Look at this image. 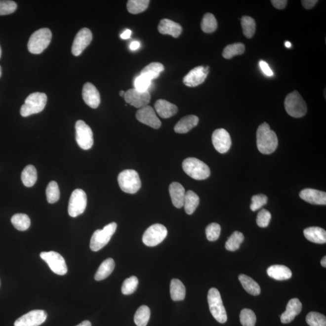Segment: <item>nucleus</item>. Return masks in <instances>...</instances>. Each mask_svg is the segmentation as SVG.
Listing matches in <instances>:
<instances>
[{
	"mask_svg": "<svg viewBox=\"0 0 326 326\" xmlns=\"http://www.w3.org/2000/svg\"><path fill=\"white\" fill-rule=\"evenodd\" d=\"M278 138L276 132L266 123L261 124L257 130V146L260 153L269 155L273 153L278 146Z\"/></svg>",
	"mask_w": 326,
	"mask_h": 326,
	"instance_id": "nucleus-1",
	"label": "nucleus"
},
{
	"mask_svg": "<svg viewBox=\"0 0 326 326\" xmlns=\"http://www.w3.org/2000/svg\"><path fill=\"white\" fill-rule=\"evenodd\" d=\"M182 166L187 175L197 180H203L210 175L208 165L196 158H187L184 160Z\"/></svg>",
	"mask_w": 326,
	"mask_h": 326,
	"instance_id": "nucleus-2",
	"label": "nucleus"
},
{
	"mask_svg": "<svg viewBox=\"0 0 326 326\" xmlns=\"http://www.w3.org/2000/svg\"><path fill=\"white\" fill-rule=\"evenodd\" d=\"M52 34L50 29L42 28L35 31L29 40L27 47L33 54H40L48 47L51 42Z\"/></svg>",
	"mask_w": 326,
	"mask_h": 326,
	"instance_id": "nucleus-3",
	"label": "nucleus"
},
{
	"mask_svg": "<svg viewBox=\"0 0 326 326\" xmlns=\"http://www.w3.org/2000/svg\"><path fill=\"white\" fill-rule=\"evenodd\" d=\"M47 102V95L42 92H34L26 98L21 108V115L24 118L41 112Z\"/></svg>",
	"mask_w": 326,
	"mask_h": 326,
	"instance_id": "nucleus-4",
	"label": "nucleus"
},
{
	"mask_svg": "<svg viewBox=\"0 0 326 326\" xmlns=\"http://www.w3.org/2000/svg\"><path fill=\"white\" fill-rule=\"evenodd\" d=\"M285 108L287 113L294 118H302L308 110L305 101L297 91L287 94L285 100Z\"/></svg>",
	"mask_w": 326,
	"mask_h": 326,
	"instance_id": "nucleus-5",
	"label": "nucleus"
},
{
	"mask_svg": "<svg viewBox=\"0 0 326 326\" xmlns=\"http://www.w3.org/2000/svg\"><path fill=\"white\" fill-rule=\"evenodd\" d=\"M209 309L213 317L217 322L225 323L227 321V315L221 294L216 288H211L208 293Z\"/></svg>",
	"mask_w": 326,
	"mask_h": 326,
	"instance_id": "nucleus-6",
	"label": "nucleus"
},
{
	"mask_svg": "<svg viewBox=\"0 0 326 326\" xmlns=\"http://www.w3.org/2000/svg\"><path fill=\"white\" fill-rule=\"evenodd\" d=\"M118 183L122 191L134 194L140 190L141 183L137 171L127 169L122 171L118 176Z\"/></svg>",
	"mask_w": 326,
	"mask_h": 326,
	"instance_id": "nucleus-7",
	"label": "nucleus"
},
{
	"mask_svg": "<svg viewBox=\"0 0 326 326\" xmlns=\"http://www.w3.org/2000/svg\"><path fill=\"white\" fill-rule=\"evenodd\" d=\"M117 227L116 222H111L106 225L102 230L95 231L90 241V248L92 251H98L107 245L115 233Z\"/></svg>",
	"mask_w": 326,
	"mask_h": 326,
	"instance_id": "nucleus-8",
	"label": "nucleus"
},
{
	"mask_svg": "<svg viewBox=\"0 0 326 326\" xmlns=\"http://www.w3.org/2000/svg\"><path fill=\"white\" fill-rule=\"evenodd\" d=\"M76 140L79 146L84 150H88L94 143L93 133L91 127L82 121L76 122Z\"/></svg>",
	"mask_w": 326,
	"mask_h": 326,
	"instance_id": "nucleus-9",
	"label": "nucleus"
},
{
	"mask_svg": "<svg viewBox=\"0 0 326 326\" xmlns=\"http://www.w3.org/2000/svg\"><path fill=\"white\" fill-rule=\"evenodd\" d=\"M167 235V230L164 225L156 224L151 225L143 236V243L148 246H156L162 243Z\"/></svg>",
	"mask_w": 326,
	"mask_h": 326,
	"instance_id": "nucleus-10",
	"label": "nucleus"
},
{
	"mask_svg": "<svg viewBox=\"0 0 326 326\" xmlns=\"http://www.w3.org/2000/svg\"><path fill=\"white\" fill-rule=\"evenodd\" d=\"M87 204V198L85 192L82 189H76L71 195L69 208V215L76 217L81 215L85 211Z\"/></svg>",
	"mask_w": 326,
	"mask_h": 326,
	"instance_id": "nucleus-11",
	"label": "nucleus"
},
{
	"mask_svg": "<svg viewBox=\"0 0 326 326\" xmlns=\"http://www.w3.org/2000/svg\"><path fill=\"white\" fill-rule=\"evenodd\" d=\"M40 256L47 263L54 273L60 276H64L67 273L68 269L65 260L58 252H42Z\"/></svg>",
	"mask_w": 326,
	"mask_h": 326,
	"instance_id": "nucleus-12",
	"label": "nucleus"
},
{
	"mask_svg": "<svg viewBox=\"0 0 326 326\" xmlns=\"http://www.w3.org/2000/svg\"><path fill=\"white\" fill-rule=\"evenodd\" d=\"M47 314L43 310H34L15 321V326H40L45 322Z\"/></svg>",
	"mask_w": 326,
	"mask_h": 326,
	"instance_id": "nucleus-13",
	"label": "nucleus"
},
{
	"mask_svg": "<svg viewBox=\"0 0 326 326\" xmlns=\"http://www.w3.org/2000/svg\"><path fill=\"white\" fill-rule=\"evenodd\" d=\"M125 101L137 108H141L148 105L150 102L151 94L148 91L141 92L135 88L128 89L125 92Z\"/></svg>",
	"mask_w": 326,
	"mask_h": 326,
	"instance_id": "nucleus-14",
	"label": "nucleus"
},
{
	"mask_svg": "<svg viewBox=\"0 0 326 326\" xmlns=\"http://www.w3.org/2000/svg\"><path fill=\"white\" fill-rule=\"evenodd\" d=\"M136 118L141 123L154 129H159L162 126V122L158 118L154 108L149 105L139 109L136 113Z\"/></svg>",
	"mask_w": 326,
	"mask_h": 326,
	"instance_id": "nucleus-15",
	"label": "nucleus"
},
{
	"mask_svg": "<svg viewBox=\"0 0 326 326\" xmlns=\"http://www.w3.org/2000/svg\"><path fill=\"white\" fill-rule=\"evenodd\" d=\"M92 35L90 30L83 28L78 32L73 41L72 52L73 55L80 56L83 51L90 44Z\"/></svg>",
	"mask_w": 326,
	"mask_h": 326,
	"instance_id": "nucleus-16",
	"label": "nucleus"
},
{
	"mask_svg": "<svg viewBox=\"0 0 326 326\" xmlns=\"http://www.w3.org/2000/svg\"><path fill=\"white\" fill-rule=\"evenodd\" d=\"M212 143L216 150L221 154L226 153L232 146L229 133L222 128L214 130L212 135Z\"/></svg>",
	"mask_w": 326,
	"mask_h": 326,
	"instance_id": "nucleus-17",
	"label": "nucleus"
},
{
	"mask_svg": "<svg viewBox=\"0 0 326 326\" xmlns=\"http://www.w3.org/2000/svg\"><path fill=\"white\" fill-rule=\"evenodd\" d=\"M209 67L200 66L190 71L183 79V82L187 86L195 87L201 85L207 77Z\"/></svg>",
	"mask_w": 326,
	"mask_h": 326,
	"instance_id": "nucleus-18",
	"label": "nucleus"
},
{
	"mask_svg": "<svg viewBox=\"0 0 326 326\" xmlns=\"http://www.w3.org/2000/svg\"><path fill=\"white\" fill-rule=\"evenodd\" d=\"M84 102L91 108L96 109L100 103V96L96 87L91 83H86L82 89Z\"/></svg>",
	"mask_w": 326,
	"mask_h": 326,
	"instance_id": "nucleus-19",
	"label": "nucleus"
},
{
	"mask_svg": "<svg viewBox=\"0 0 326 326\" xmlns=\"http://www.w3.org/2000/svg\"><path fill=\"white\" fill-rule=\"evenodd\" d=\"M300 197L307 203L314 205L326 204V192L320 190L306 189L300 193Z\"/></svg>",
	"mask_w": 326,
	"mask_h": 326,
	"instance_id": "nucleus-20",
	"label": "nucleus"
},
{
	"mask_svg": "<svg viewBox=\"0 0 326 326\" xmlns=\"http://www.w3.org/2000/svg\"><path fill=\"white\" fill-rule=\"evenodd\" d=\"M302 310V304L298 298H292L289 301L286 306V311L281 316V320L284 324H287L292 322L297 315L300 313Z\"/></svg>",
	"mask_w": 326,
	"mask_h": 326,
	"instance_id": "nucleus-21",
	"label": "nucleus"
},
{
	"mask_svg": "<svg viewBox=\"0 0 326 326\" xmlns=\"http://www.w3.org/2000/svg\"><path fill=\"white\" fill-rule=\"evenodd\" d=\"M155 110L163 119L171 118L177 113L178 109L175 105L164 99H159L155 103Z\"/></svg>",
	"mask_w": 326,
	"mask_h": 326,
	"instance_id": "nucleus-22",
	"label": "nucleus"
},
{
	"mask_svg": "<svg viewBox=\"0 0 326 326\" xmlns=\"http://www.w3.org/2000/svg\"><path fill=\"white\" fill-rule=\"evenodd\" d=\"M169 194L173 205L178 208L183 207L186 195L184 187L177 182H173L170 185Z\"/></svg>",
	"mask_w": 326,
	"mask_h": 326,
	"instance_id": "nucleus-23",
	"label": "nucleus"
},
{
	"mask_svg": "<svg viewBox=\"0 0 326 326\" xmlns=\"http://www.w3.org/2000/svg\"><path fill=\"white\" fill-rule=\"evenodd\" d=\"M160 34L169 35L174 38H178L182 32V27L179 24L168 19H163L158 27Z\"/></svg>",
	"mask_w": 326,
	"mask_h": 326,
	"instance_id": "nucleus-24",
	"label": "nucleus"
},
{
	"mask_svg": "<svg viewBox=\"0 0 326 326\" xmlns=\"http://www.w3.org/2000/svg\"><path fill=\"white\" fill-rule=\"evenodd\" d=\"M199 122V118L194 115H189L182 118L176 124L174 130L178 134H186L190 131L196 126H197Z\"/></svg>",
	"mask_w": 326,
	"mask_h": 326,
	"instance_id": "nucleus-25",
	"label": "nucleus"
},
{
	"mask_svg": "<svg viewBox=\"0 0 326 326\" xmlns=\"http://www.w3.org/2000/svg\"><path fill=\"white\" fill-rule=\"evenodd\" d=\"M269 276L276 281H286L291 278L292 272L287 266L281 265H272L267 270Z\"/></svg>",
	"mask_w": 326,
	"mask_h": 326,
	"instance_id": "nucleus-26",
	"label": "nucleus"
},
{
	"mask_svg": "<svg viewBox=\"0 0 326 326\" xmlns=\"http://www.w3.org/2000/svg\"><path fill=\"white\" fill-rule=\"evenodd\" d=\"M304 235L308 241L315 244H323L326 243V230L319 227H311L306 228Z\"/></svg>",
	"mask_w": 326,
	"mask_h": 326,
	"instance_id": "nucleus-27",
	"label": "nucleus"
},
{
	"mask_svg": "<svg viewBox=\"0 0 326 326\" xmlns=\"http://www.w3.org/2000/svg\"><path fill=\"white\" fill-rule=\"evenodd\" d=\"M114 268H115L114 260L111 258L106 259L103 261L98 269L96 275H95V279L97 281H101L107 279L113 273Z\"/></svg>",
	"mask_w": 326,
	"mask_h": 326,
	"instance_id": "nucleus-28",
	"label": "nucleus"
},
{
	"mask_svg": "<svg viewBox=\"0 0 326 326\" xmlns=\"http://www.w3.org/2000/svg\"><path fill=\"white\" fill-rule=\"evenodd\" d=\"M170 292L172 300L182 301L186 297V287L179 280L174 279L170 283Z\"/></svg>",
	"mask_w": 326,
	"mask_h": 326,
	"instance_id": "nucleus-29",
	"label": "nucleus"
},
{
	"mask_svg": "<svg viewBox=\"0 0 326 326\" xmlns=\"http://www.w3.org/2000/svg\"><path fill=\"white\" fill-rule=\"evenodd\" d=\"M239 280L241 282L244 290L247 292H248L249 294L254 296L260 294L261 289L259 284L256 282H255L251 277L244 275V274H241L239 276Z\"/></svg>",
	"mask_w": 326,
	"mask_h": 326,
	"instance_id": "nucleus-30",
	"label": "nucleus"
},
{
	"mask_svg": "<svg viewBox=\"0 0 326 326\" xmlns=\"http://www.w3.org/2000/svg\"><path fill=\"white\" fill-rule=\"evenodd\" d=\"M200 204V198L197 194L192 190L186 192L185 195L184 206L185 211L187 214H192Z\"/></svg>",
	"mask_w": 326,
	"mask_h": 326,
	"instance_id": "nucleus-31",
	"label": "nucleus"
},
{
	"mask_svg": "<svg viewBox=\"0 0 326 326\" xmlns=\"http://www.w3.org/2000/svg\"><path fill=\"white\" fill-rule=\"evenodd\" d=\"M21 180L27 187L34 186L37 181V171L34 165H28L21 173Z\"/></svg>",
	"mask_w": 326,
	"mask_h": 326,
	"instance_id": "nucleus-32",
	"label": "nucleus"
},
{
	"mask_svg": "<svg viewBox=\"0 0 326 326\" xmlns=\"http://www.w3.org/2000/svg\"><path fill=\"white\" fill-rule=\"evenodd\" d=\"M163 65L159 62H152L141 70L140 75H144L150 80H154L159 77L160 73L164 71Z\"/></svg>",
	"mask_w": 326,
	"mask_h": 326,
	"instance_id": "nucleus-33",
	"label": "nucleus"
},
{
	"mask_svg": "<svg viewBox=\"0 0 326 326\" xmlns=\"http://www.w3.org/2000/svg\"><path fill=\"white\" fill-rule=\"evenodd\" d=\"M151 317L149 307L143 305L140 307L134 315V322L137 326H146Z\"/></svg>",
	"mask_w": 326,
	"mask_h": 326,
	"instance_id": "nucleus-34",
	"label": "nucleus"
},
{
	"mask_svg": "<svg viewBox=\"0 0 326 326\" xmlns=\"http://www.w3.org/2000/svg\"><path fill=\"white\" fill-rule=\"evenodd\" d=\"M11 222L16 230L26 231L31 225V219L26 214L18 213L13 215L11 218Z\"/></svg>",
	"mask_w": 326,
	"mask_h": 326,
	"instance_id": "nucleus-35",
	"label": "nucleus"
},
{
	"mask_svg": "<svg viewBox=\"0 0 326 326\" xmlns=\"http://www.w3.org/2000/svg\"><path fill=\"white\" fill-rule=\"evenodd\" d=\"M245 47L243 43H235L228 45L223 51L222 56L224 58L230 59L234 56L241 55L244 52Z\"/></svg>",
	"mask_w": 326,
	"mask_h": 326,
	"instance_id": "nucleus-36",
	"label": "nucleus"
},
{
	"mask_svg": "<svg viewBox=\"0 0 326 326\" xmlns=\"http://www.w3.org/2000/svg\"><path fill=\"white\" fill-rule=\"evenodd\" d=\"M244 240V236L243 233L236 231L230 237L228 238L225 243V248L228 251H235L240 248L241 244Z\"/></svg>",
	"mask_w": 326,
	"mask_h": 326,
	"instance_id": "nucleus-37",
	"label": "nucleus"
},
{
	"mask_svg": "<svg viewBox=\"0 0 326 326\" xmlns=\"http://www.w3.org/2000/svg\"><path fill=\"white\" fill-rule=\"evenodd\" d=\"M241 26L244 35L247 38L254 36L256 29V24L253 18L248 16H244L241 18Z\"/></svg>",
	"mask_w": 326,
	"mask_h": 326,
	"instance_id": "nucleus-38",
	"label": "nucleus"
},
{
	"mask_svg": "<svg viewBox=\"0 0 326 326\" xmlns=\"http://www.w3.org/2000/svg\"><path fill=\"white\" fill-rule=\"evenodd\" d=\"M201 26L202 31L206 33V34H211V33L214 32L217 27V22L216 18L210 13H206L203 16Z\"/></svg>",
	"mask_w": 326,
	"mask_h": 326,
	"instance_id": "nucleus-39",
	"label": "nucleus"
},
{
	"mask_svg": "<svg viewBox=\"0 0 326 326\" xmlns=\"http://www.w3.org/2000/svg\"><path fill=\"white\" fill-rule=\"evenodd\" d=\"M149 2L148 0H130L127 3V10L132 14H138L148 8Z\"/></svg>",
	"mask_w": 326,
	"mask_h": 326,
	"instance_id": "nucleus-40",
	"label": "nucleus"
},
{
	"mask_svg": "<svg viewBox=\"0 0 326 326\" xmlns=\"http://www.w3.org/2000/svg\"><path fill=\"white\" fill-rule=\"evenodd\" d=\"M46 196L48 203L54 204L58 201L60 191L58 184L55 181H51L46 189Z\"/></svg>",
	"mask_w": 326,
	"mask_h": 326,
	"instance_id": "nucleus-41",
	"label": "nucleus"
},
{
	"mask_svg": "<svg viewBox=\"0 0 326 326\" xmlns=\"http://www.w3.org/2000/svg\"><path fill=\"white\" fill-rule=\"evenodd\" d=\"M306 321L309 326H326V317L319 312H309L307 315Z\"/></svg>",
	"mask_w": 326,
	"mask_h": 326,
	"instance_id": "nucleus-42",
	"label": "nucleus"
},
{
	"mask_svg": "<svg viewBox=\"0 0 326 326\" xmlns=\"http://www.w3.org/2000/svg\"><path fill=\"white\" fill-rule=\"evenodd\" d=\"M256 316L251 309H244L240 314V321L243 326H255Z\"/></svg>",
	"mask_w": 326,
	"mask_h": 326,
	"instance_id": "nucleus-43",
	"label": "nucleus"
},
{
	"mask_svg": "<svg viewBox=\"0 0 326 326\" xmlns=\"http://www.w3.org/2000/svg\"><path fill=\"white\" fill-rule=\"evenodd\" d=\"M138 280L135 276L127 278L123 282L122 292L124 295H130L134 293L138 287Z\"/></svg>",
	"mask_w": 326,
	"mask_h": 326,
	"instance_id": "nucleus-44",
	"label": "nucleus"
},
{
	"mask_svg": "<svg viewBox=\"0 0 326 326\" xmlns=\"http://www.w3.org/2000/svg\"><path fill=\"white\" fill-rule=\"evenodd\" d=\"M221 227L217 223H211L206 227L205 233L209 241H216L221 235Z\"/></svg>",
	"mask_w": 326,
	"mask_h": 326,
	"instance_id": "nucleus-45",
	"label": "nucleus"
},
{
	"mask_svg": "<svg viewBox=\"0 0 326 326\" xmlns=\"http://www.w3.org/2000/svg\"><path fill=\"white\" fill-rule=\"evenodd\" d=\"M151 81L150 79L147 77L146 76L140 75L135 80V89L141 92L148 91V89L151 86Z\"/></svg>",
	"mask_w": 326,
	"mask_h": 326,
	"instance_id": "nucleus-46",
	"label": "nucleus"
},
{
	"mask_svg": "<svg viewBox=\"0 0 326 326\" xmlns=\"http://www.w3.org/2000/svg\"><path fill=\"white\" fill-rule=\"evenodd\" d=\"M251 201L252 203L250 205V208L252 211H255L259 210L263 206L267 204L268 198L265 195H256L252 197Z\"/></svg>",
	"mask_w": 326,
	"mask_h": 326,
	"instance_id": "nucleus-47",
	"label": "nucleus"
},
{
	"mask_svg": "<svg viewBox=\"0 0 326 326\" xmlns=\"http://www.w3.org/2000/svg\"><path fill=\"white\" fill-rule=\"evenodd\" d=\"M271 219V214L265 209H262L257 214L256 222L258 226L265 228L268 226Z\"/></svg>",
	"mask_w": 326,
	"mask_h": 326,
	"instance_id": "nucleus-48",
	"label": "nucleus"
},
{
	"mask_svg": "<svg viewBox=\"0 0 326 326\" xmlns=\"http://www.w3.org/2000/svg\"><path fill=\"white\" fill-rule=\"evenodd\" d=\"M17 8V4L13 1H0V15L11 14L15 12Z\"/></svg>",
	"mask_w": 326,
	"mask_h": 326,
	"instance_id": "nucleus-49",
	"label": "nucleus"
},
{
	"mask_svg": "<svg viewBox=\"0 0 326 326\" xmlns=\"http://www.w3.org/2000/svg\"><path fill=\"white\" fill-rule=\"evenodd\" d=\"M259 65L261 70H262V72L265 75L268 76H273V71L271 70L270 67H269L268 64L266 63V62L261 60V61L259 62Z\"/></svg>",
	"mask_w": 326,
	"mask_h": 326,
	"instance_id": "nucleus-50",
	"label": "nucleus"
},
{
	"mask_svg": "<svg viewBox=\"0 0 326 326\" xmlns=\"http://www.w3.org/2000/svg\"><path fill=\"white\" fill-rule=\"evenodd\" d=\"M274 7L277 9H284L286 6V0H272L271 1Z\"/></svg>",
	"mask_w": 326,
	"mask_h": 326,
	"instance_id": "nucleus-51",
	"label": "nucleus"
},
{
	"mask_svg": "<svg viewBox=\"0 0 326 326\" xmlns=\"http://www.w3.org/2000/svg\"><path fill=\"white\" fill-rule=\"evenodd\" d=\"M303 6L306 9H311L315 6L318 2L317 0H303Z\"/></svg>",
	"mask_w": 326,
	"mask_h": 326,
	"instance_id": "nucleus-52",
	"label": "nucleus"
},
{
	"mask_svg": "<svg viewBox=\"0 0 326 326\" xmlns=\"http://www.w3.org/2000/svg\"><path fill=\"white\" fill-rule=\"evenodd\" d=\"M132 32L131 31H130L129 29L126 30L124 32L122 33L121 35V38L123 40H127L129 39L131 35Z\"/></svg>",
	"mask_w": 326,
	"mask_h": 326,
	"instance_id": "nucleus-53",
	"label": "nucleus"
},
{
	"mask_svg": "<svg viewBox=\"0 0 326 326\" xmlns=\"http://www.w3.org/2000/svg\"><path fill=\"white\" fill-rule=\"evenodd\" d=\"M140 47V43L138 41H133L130 43L129 48L132 51L137 50Z\"/></svg>",
	"mask_w": 326,
	"mask_h": 326,
	"instance_id": "nucleus-54",
	"label": "nucleus"
},
{
	"mask_svg": "<svg viewBox=\"0 0 326 326\" xmlns=\"http://www.w3.org/2000/svg\"><path fill=\"white\" fill-rule=\"evenodd\" d=\"M76 326H91V323L89 321H84V322Z\"/></svg>",
	"mask_w": 326,
	"mask_h": 326,
	"instance_id": "nucleus-55",
	"label": "nucleus"
},
{
	"mask_svg": "<svg viewBox=\"0 0 326 326\" xmlns=\"http://www.w3.org/2000/svg\"><path fill=\"white\" fill-rule=\"evenodd\" d=\"M321 264H322V266H323V267H324V268L326 267V256L323 257L322 260H321Z\"/></svg>",
	"mask_w": 326,
	"mask_h": 326,
	"instance_id": "nucleus-56",
	"label": "nucleus"
},
{
	"mask_svg": "<svg viewBox=\"0 0 326 326\" xmlns=\"http://www.w3.org/2000/svg\"><path fill=\"white\" fill-rule=\"evenodd\" d=\"M285 46H286L287 48H290V47H291V43H290L289 41L285 42Z\"/></svg>",
	"mask_w": 326,
	"mask_h": 326,
	"instance_id": "nucleus-57",
	"label": "nucleus"
},
{
	"mask_svg": "<svg viewBox=\"0 0 326 326\" xmlns=\"http://www.w3.org/2000/svg\"><path fill=\"white\" fill-rule=\"evenodd\" d=\"M119 94H120V96H122V97H124L125 92L124 91H120Z\"/></svg>",
	"mask_w": 326,
	"mask_h": 326,
	"instance_id": "nucleus-58",
	"label": "nucleus"
},
{
	"mask_svg": "<svg viewBox=\"0 0 326 326\" xmlns=\"http://www.w3.org/2000/svg\"><path fill=\"white\" fill-rule=\"evenodd\" d=\"M1 74H2L1 67V66H0V78H1Z\"/></svg>",
	"mask_w": 326,
	"mask_h": 326,
	"instance_id": "nucleus-59",
	"label": "nucleus"
},
{
	"mask_svg": "<svg viewBox=\"0 0 326 326\" xmlns=\"http://www.w3.org/2000/svg\"><path fill=\"white\" fill-rule=\"evenodd\" d=\"M1 47H0V58H1Z\"/></svg>",
	"mask_w": 326,
	"mask_h": 326,
	"instance_id": "nucleus-60",
	"label": "nucleus"
}]
</instances>
